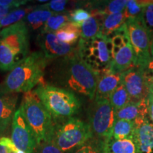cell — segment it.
Instances as JSON below:
<instances>
[{"instance_id": "6da1fadb", "label": "cell", "mask_w": 153, "mask_h": 153, "mask_svg": "<svg viewBox=\"0 0 153 153\" xmlns=\"http://www.w3.org/2000/svg\"><path fill=\"white\" fill-rule=\"evenodd\" d=\"M48 85L94 99L99 73L81 60L77 51L51 61L45 71Z\"/></svg>"}, {"instance_id": "7a4b0ae2", "label": "cell", "mask_w": 153, "mask_h": 153, "mask_svg": "<svg viewBox=\"0 0 153 153\" xmlns=\"http://www.w3.org/2000/svg\"><path fill=\"white\" fill-rule=\"evenodd\" d=\"M51 60L40 51L30 53L19 65L11 70L0 87L6 92L26 93L44 81Z\"/></svg>"}, {"instance_id": "3957f363", "label": "cell", "mask_w": 153, "mask_h": 153, "mask_svg": "<svg viewBox=\"0 0 153 153\" xmlns=\"http://www.w3.org/2000/svg\"><path fill=\"white\" fill-rule=\"evenodd\" d=\"M29 33L24 21L0 30V71L10 72L30 54Z\"/></svg>"}, {"instance_id": "277c9868", "label": "cell", "mask_w": 153, "mask_h": 153, "mask_svg": "<svg viewBox=\"0 0 153 153\" xmlns=\"http://www.w3.org/2000/svg\"><path fill=\"white\" fill-rule=\"evenodd\" d=\"M55 123L74 117L79 112L81 103L71 91L46 84L44 81L33 90Z\"/></svg>"}, {"instance_id": "5b68a950", "label": "cell", "mask_w": 153, "mask_h": 153, "mask_svg": "<svg viewBox=\"0 0 153 153\" xmlns=\"http://www.w3.org/2000/svg\"><path fill=\"white\" fill-rule=\"evenodd\" d=\"M19 108L35 135L37 145L52 140L55 121L33 91L24 94Z\"/></svg>"}, {"instance_id": "8992f818", "label": "cell", "mask_w": 153, "mask_h": 153, "mask_svg": "<svg viewBox=\"0 0 153 153\" xmlns=\"http://www.w3.org/2000/svg\"><path fill=\"white\" fill-rule=\"evenodd\" d=\"M94 136L89 123L72 117L55 123L53 141L64 153H70Z\"/></svg>"}, {"instance_id": "52a82bcc", "label": "cell", "mask_w": 153, "mask_h": 153, "mask_svg": "<svg viewBox=\"0 0 153 153\" xmlns=\"http://www.w3.org/2000/svg\"><path fill=\"white\" fill-rule=\"evenodd\" d=\"M76 51L81 60L99 72L108 71L111 64V47L109 39L101 33L89 40L80 38Z\"/></svg>"}, {"instance_id": "ba28073f", "label": "cell", "mask_w": 153, "mask_h": 153, "mask_svg": "<svg viewBox=\"0 0 153 153\" xmlns=\"http://www.w3.org/2000/svg\"><path fill=\"white\" fill-rule=\"evenodd\" d=\"M126 24L133 51L134 66L146 70L151 60V36L143 16L127 19Z\"/></svg>"}, {"instance_id": "9c48e42d", "label": "cell", "mask_w": 153, "mask_h": 153, "mask_svg": "<svg viewBox=\"0 0 153 153\" xmlns=\"http://www.w3.org/2000/svg\"><path fill=\"white\" fill-rule=\"evenodd\" d=\"M111 47V64L108 72L123 73L134 66V54L126 24L107 37Z\"/></svg>"}, {"instance_id": "30bf717a", "label": "cell", "mask_w": 153, "mask_h": 153, "mask_svg": "<svg viewBox=\"0 0 153 153\" xmlns=\"http://www.w3.org/2000/svg\"><path fill=\"white\" fill-rule=\"evenodd\" d=\"M88 118L94 136L104 139L111 137L116 116L109 99H93L88 110Z\"/></svg>"}, {"instance_id": "8fae6325", "label": "cell", "mask_w": 153, "mask_h": 153, "mask_svg": "<svg viewBox=\"0 0 153 153\" xmlns=\"http://www.w3.org/2000/svg\"><path fill=\"white\" fill-rule=\"evenodd\" d=\"M11 140L19 150L26 153H33L37 146L35 135L19 107L11 121Z\"/></svg>"}, {"instance_id": "7c38bea8", "label": "cell", "mask_w": 153, "mask_h": 153, "mask_svg": "<svg viewBox=\"0 0 153 153\" xmlns=\"http://www.w3.org/2000/svg\"><path fill=\"white\" fill-rule=\"evenodd\" d=\"M121 82L128 94L131 102H139L148 97L149 85L145 70L133 66L121 74Z\"/></svg>"}, {"instance_id": "4fadbf2b", "label": "cell", "mask_w": 153, "mask_h": 153, "mask_svg": "<svg viewBox=\"0 0 153 153\" xmlns=\"http://www.w3.org/2000/svg\"><path fill=\"white\" fill-rule=\"evenodd\" d=\"M36 44L44 55L52 61L70 55L76 51V45L62 43L53 33H39L36 37Z\"/></svg>"}, {"instance_id": "5bb4252c", "label": "cell", "mask_w": 153, "mask_h": 153, "mask_svg": "<svg viewBox=\"0 0 153 153\" xmlns=\"http://www.w3.org/2000/svg\"><path fill=\"white\" fill-rule=\"evenodd\" d=\"M116 120H126L133 122L135 127L141 125L149 119L148 99H144L139 102H129L126 106L115 111Z\"/></svg>"}, {"instance_id": "9a60e30c", "label": "cell", "mask_w": 153, "mask_h": 153, "mask_svg": "<svg viewBox=\"0 0 153 153\" xmlns=\"http://www.w3.org/2000/svg\"><path fill=\"white\" fill-rule=\"evenodd\" d=\"M18 99L19 94L6 92L0 87V135L4 133L11 124Z\"/></svg>"}, {"instance_id": "2e32d148", "label": "cell", "mask_w": 153, "mask_h": 153, "mask_svg": "<svg viewBox=\"0 0 153 153\" xmlns=\"http://www.w3.org/2000/svg\"><path fill=\"white\" fill-rule=\"evenodd\" d=\"M133 141L135 153H153V124L150 118L135 127Z\"/></svg>"}, {"instance_id": "e0dca14e", "label": "cell", "mask_w": 153, "mask_h": 153, "mask_svg": "<svg viewBox=\"0 0 153 153\" xmlns=\"http://www.w3.org/2000/svg\"><path fill=\"white\" fill-rule=\"evenodd\" d=\"M121 74L111 73L108 71L99 74L94 99H109L111 94L121 82Z\"/></svg>"}, {"instance_id": "ac0fdd59", "label": "cell", "mask_w": 153, "mask_h": 153, "mask_svg": "<svg viewBox=\"0 0 153 153\" xmlns=\"http://www.w3.org/2000/svg\"><path fill=\"white\" fill-rule=\"evenodd\" d=\"M53 13L42 7L41 5L34 7V9L26 15L23 21L26 23L29 31H41Z\"/></svg>"}, {"instance_id": "d6986e66", "label": "cell", "mask_w": 153, "mask_h": 153, "mask_svg": "<svg viewBox=\"0 0 153 153\" xmlns=\"http://www.w3.org/2000/svg\"><path fill=\"white\" fill-rule=\"evenodd\" d=\"M126 16L124 11L116 14L105 15L101 22V33L108 36L126 23Z\"/></svg>"}, {"instance_id": "ffe728a7", "label": "cell", "mask_w": 153, "mask_h": 153, "mask_svg": "<svg viewBox=\"0 0 153 153\" xmlns=\"http://www.w3.org/2000/svg\"><path fill=\"white\" fill-rule=\"evenodd\" d=\"M55 35L62 43L70 45H75L80 39L81 30L78 25L68 22L57 30Z\"/></svg>"}, {"instance_id": "44dd1931", "label": "cell", "mask_w": 153, "mask_h": 153, "mask_svg": "<svg viewBox=\"0 0 153 153\" xmlns=\"http://www.w3.org/2000/svg\"><path fill=\"white\" fill-rule=\"evenodd\" d=\"M136 148L133 140H116L112 137L106 139L104 153H135Z\"/></svg>"}, {"instance_id": "7402d4cb", "label": "cell", "mask_w": 153, "mask_h": 153, "mask_svg": "<svg viewBox=\"0 0 153 153\" xmlns=\"http://www.w3.org/2000/svg\"><path fill=\"white\" fill-rule=\"evenodd\" d=\"M135 126L133 122L126 120H115L110 137L116 140H133Z\"/></svg>"}, {"instance_id": "603a6c76", "label": "cell", "mask_w": 153, "mask_h": 153, "mask_svg": "<svg viewBox=\"0 0 153 153\" xmlns=\"http://www.w3.org/2000/svg\"><path fill=\"white\" fill-rule=\"evenodd\" d=\"M104 16H92L85 21L80 26V38L89 40L101 33V22Z\"/></svg>"}, {"instance_id": "cb8c5ba5", "label": "cell", "mask_w": 153, "mask_h": 153, "mask_svg": "<svg viewBox=\"0 0 153 153\" xmlns=\"http://www.w3.org/2000/svg\"><path fill=\"white\" fill-rule=\"evenodd\" d=\"M70 22V11L62 13H53L51 18L44 25L40 33H55L62 26L67 23Z\"/></svg>"}, {"instance_id": "d4e9b609", "label": "cell", "mask_w": 153, "mask_h": 153, "mask_svg": "<svg viewBox=\"0 0 153 153\" xmlns=\"http://www.w3.org/2000/svg\"><path fill=\"white\" fill-rule=\"evenodd\" d=\"M34 9V7L29 6L27 7H20V8L15 9L12 10L8 15H7L0 22V28L9 27L11 25L16 24L23 21L26 15Z\"/></svg>"}, {"instance_id": "484cf974", "label": "cell", "mask_w": 153, "mask_h": 153, "mask_svg": "<svg viewBox=\"0 0 153 153\" xmlns=\"http://www.w3.org/2000/svg\"><path fill=\"white\" fill-rule=\"evenodd\" d=\"M106 139L94 136L70 153H104Z\"/></svg>"}, {"instance_id": "4316f807", "label": "cell", "mask_w": 153, "mask_h": 153, "mask_svg": "<svg viewBox=\"0 0 153 153\" xmlns=\"http://www.w3.org/2000/svg\"><path fill=\"white\" fill-rule=\"evenodd\" d=\"M109 100L115 111L120 109L126 106L129 102H131L128 94L121 82L114 92L111 94Z\"/></svg>"}, {"instance_id": "83f0119b", "label": "cell", "mask_w": 153, "mask_h": 153, "mask_svg": "<svg viewBox=\"0 0 153 153\" xmlns=\"http://www.w3.org/2000/svg\"><path fill=\"white\" fill-rule=\"evenodd\" d=\"M151 1H137V0H128L127 1L125 8L126 19L128 18H137L143 16L145 8Z\"/></svg>"}, {"instance_id": "f1b7e54d", "label": "cell", "mask_w": 153, "mask_h": 153, "mask_svg": "<svg viewBox=\"0 0 153 153\" xmlns=\"http://www.w3.org/2000/svg\"><path fill=\"white\" fill-rule=\"evenodd\" d=\"M70 2V1H67V0H52V1H48L47 3L43 4L41 6L53 13H62L65 11H70L68 9L70 8L69 6L74 4L76 1L72 3Z\"/></svg>"}, {"instance_id": "f546056e", "label": "cell", "mask_w": 153, "mask_h": 153, "mask_svg": "<svg viewBox=\"0 0 153 153\" xmlns=\"http://www.w3.org/2000/svg\"><path fill=\"white\" fill-rule=\"evenodd\" d=\"M91 16V14L86 9L76 7V8L70 11V22L81 26V24L85 21Z\"/></svg>"}, {"instance_id": "4dcf8cb0", "label": "cell", "mask_w": 153, "mask_h": 153, "mask_svg": "<svg viewBox=\"0 0 153 153\" xmlns=\"http://www.w3.org/2000/svg\"><path fill=\"white\" fill-rule=\"evenodd\" d=\"M33 153H64L60 150L53 140L48 142L41 143L37 145Z\"/></svg>"}, {"instance_id": "1f68e13d", "label": "cell", "mask_w": 153, "mask_h": 153, "mask_svg": "<svg viewBox=\"0 0 153 153\" xmlns=\"http://www.w3.org/2000/svg\"><path fill=\"white\" fill-rule=\"evenodd\" d=\"M143 19L152 37L153 36V1H151V2L145 8Z\"/></svg>"}, {"instance_id": "d6a6232c", "label": "cell", "mask_w": 153, "mask_h": 153, "mask_svg": "<svg viewBox=\"0 0 153 153\" xmlns=\"http://www.w3.org/2000/svg\"><path fill=\"white\" fill-rule=\"evenodd\" d=\"M28 2L27 0H0V7L15 9L26 5Z\"/></svg>"}, {"instance_id": "836d02e7", "label": "cell", "mask_w": 153, "mask_h": 153, "mask_svg": "<svg viewBox=\"0 0 153 153\" xmlns=\"http://www.w3.org/2000/svg\"><path fill=\"white\" fill-rule=\"evenodd\" d=\"M0 143L4 145L6 148H7V153H16L17 148L15 146L12 140L10 138H9L8 137L3 136L0 137Z\"/></svg>"}, {"instance_id": "e575fe53", "label": "cell", "mask_w": 153, "mask_h": 153, "mask_svg": "<svg viewBox=\"0 0 153 153\" xmlns=\"http://www.w3.org/2000/svg\"><path fill=\"white\" fill-rule=\"evenodd\" d=\"M148 115L150 121L153 124V95L149 91L148 97Z\"/></svg>"}, {"instance_id": "d590c367", "label": "cell", "mask_w": 153, "mask_h": 153, "mask_svg": "<svg viewBox=\"0 0 153 153\" xmlns=\"http://www.w3.org/2000/svg\"><path fill=\"white\" fill-rule=\"evenodd\" d=\"M14 10V9H9V8H4V7H0V22L2 21V19L9 14L11 11Z\"/></svg>"}, {"instance_id": "8d00e7d4", "label": "cell", "mask_w": 153, "mask_h": 153, "mask_svg": "<svg viewBox=\"0 0 153 153\" xmlns=\"http://www.w3.org/2000/svg\"><path fill=\"white\" fill-rule=\"evenodd\" d=\"M146 70H150V71H153V57H151V60L149 62L148 66H147Z\"/></svg>"}, {"instance_id": "74e56055", "label": "cell", "mask_w": 153, "mask_h": 153, "mask_svg": "<svg viewBox=\"0 0 153 153\" xmlns=\"http://www.w3.org/2000/svg\"><path fill=\"white\" fill-rule=\"evenodd\" d=\"M0 153H7V148L1 143H0Z\"/></svg>"}, {"instance_id": "f35d334b", "label": "cell", "mask_w": 153, "mask_h": 153, "mask_svg": "<svg viewBox=\"0 0 153 153\" xmlns=\"http://www.w3.org/2000/svg\"><path fill=\"white\" fill-rule=\"evenodd\" d=\"M150 54L151 57H153V36L151 37V41H150Z\"/></svg>"}, {"instance_id": "ab89813d", "label": "cell", "mask_w": 153, "mask_h": 153, "mask_svg": "<svg viewBox=\"0 0 153 153\" xmlns=\"http://www.w3.org/2000/svg\"><path fill=\"white\" fill-rule=\"evenodd\" d=\"M16 153H26V152H24V151H22V150H19V149L17 148L16 150Z\"/></svg>"}, {"instance_id": "60d3db41", "label": "cell", "mask_w": 153, "mask_h": 153, "mask_svg": "<svg viewBox=\"0 0 153 153\" xmlns=\"http://www.w3.org/2000/svg\"><path fill=\"white\" fill-rule=\"evenodd\" d=\"M149 91L152 93V94L153 95V87H149Z\"/></svg>"}, {"instance_id": "b9f144b4", "label": "cell", "mask_w": 153, "mask_h": 153, "mask_svg": "<svg viewBox=\"0 0 153 153\" xmlns=\"http://www.w3.org/2000/svg\"><path fill=\"white\" fill-rule=\"evenodd\" d=\"M1 30V28H0V30Z\"/></svg>"}]
</instances>
